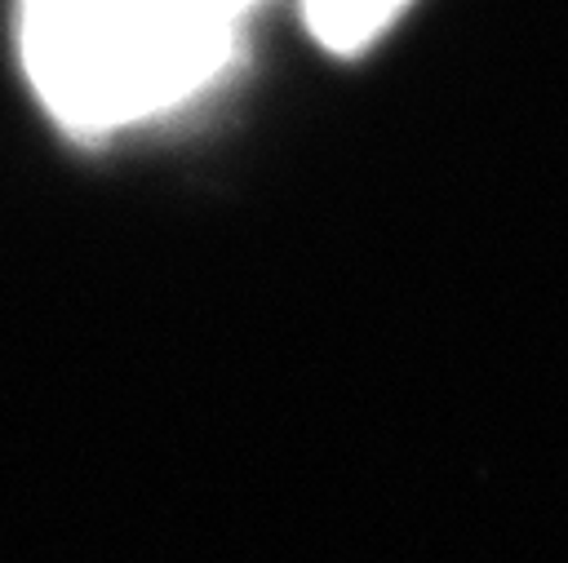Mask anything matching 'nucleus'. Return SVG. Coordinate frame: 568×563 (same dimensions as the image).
Wrapping results in <instances>:
<instances>
[{
  "mask_svg": "<svg viewBox=\"0 0 568 563\" xmlns=\"http://www.w3.org/2000/svg\"><path fill=\"white\" fill-rule=\"evenodd\" d=\"M235 27L191 0H22V58L67 129L111 133L200 93Z\"/></svg>",
  "mask_w": 568,
  "mask_h": 563,
  "instance_id": "f257e3e1",
  "label": "nucleus"
},
{
  "mask_svg": "<svg viewBox=\"0 0 568 563\" xmlns=\"http://www.w3.org/2000/svg\"><path fill=\"white\" fill-rule=\"evenodd\" d=\"M408 0H302L311 35L333 53H359L373 44Z\"/></svg>",
  "mask_w": 568,
  "mask_h": 563,
  "instance_id": "f03ea898",
  "label": "nucleus"
},
{
  "mask_svg": "<svg viewBox=\"0 0 568 563\" xmlns=\"http://www.w3.org/2000/svg\"><path fill=\"white\" fill-rule=\"evenodd\" d=\"M191 4H200V9H209V13H217V18H231V22H240L257 0H191Z\"/></svg>",
  "mask_w": 568,
  "mask_h": 563,
  "instance_id": "7ed1b4c3",
  "label": "nucleus"
}]
</instances>
